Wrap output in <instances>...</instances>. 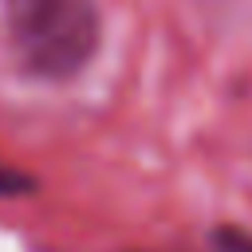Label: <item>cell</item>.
Masks as SVG:
<instances>
[{"mask_svg": "<svg viewBox=\"0 0 252 252\" xmlns=\"http://www.w3.org/2000/svg\"><path fill=\"white\" fill-rule=\"evenodd\" d=\"M4 28L16 63L51 83L79 75L102 39L98 0H4Z\"/></svg>", "mask_w": 252, "mask_h": 252, "instance_id": "6da1fadb", "label": "cell"}, {"mask_svg": "<svg viewBox=\"0 0 252 252\" xmlns=\"http://www.w3.org/2000/svg\"><path fill=\"white\" fill-rule=\"evenodd\" d=\"M220 248L224 252H252V236H244V232H220Z\"/></svg>", "mask_w": 252, "mask_h": 252, "instance_id": "7a4b0ae2", "label": "cell"}, {"mask_svg": "<svg viewBox=\"0 0 252 252\" xmlns=\"http://www.w3.org/2000/svg\"><path fill=\"white\" fill-rule=\"evenodd\" d=\"M20 189H28V181L20 173H4L0 169V193H20Z\"/></svg>", "mask_w": 252, "mask_h": 252, "instance_id": "3957f363", "label": "cell"}]
</instances>
